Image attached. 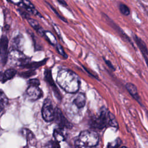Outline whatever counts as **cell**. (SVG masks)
Listing matches in <instances>:
<instances>
[{"instance_id":"obj_24","label":"cell","mask_w":148,"mask_h":148,"mask_svg":"<svg viewBox=\"0 0 148 148\" xmlns=\"http://www.w3.org/2000/svg\"><path fill=\"white\" fill-rule=\"evenodd\" d=\"M122 143V140L120 138H117L113 141L108 143L107 148H119Z\"/></svg>"},{"instance_id":"obj_6","label":"cell","mask_w":148,"mask_h":148,"mask_svg":"<svg viewBox=\"0 0 148 148\" xmlns=\"http://www.w3.org/2000/svg\"><path fill=\"white\" fill-rule=\"evenodd\" d=\"M54 120L56 121L60 128H71L72 127V124L65 117L61 109L57 107L55 108Z\"/></svg>"},{"instance_id":"obj_3","label":"cell","mask_w":148,"mask_h":148,"mask_svg":"<svg viewBox=\"0 0 148 148\" xmlns=\"http://www.w3.org/2000/svg\"><path fill=\"white\" fill-rule=\"evenodd\" d=\"M112 112H110L105 106L100 109L98 115L91 117L89 120L90 127L94 130H101L105 128L109 127L110 117Z\"/></svg>"},{"instance_id":"obj_16","label":"cell","mask_w":148,"mask_h":148,"mask_svg":"<svg viewBox=\"0 0 148 148\" xmlns=\"http://www.w3.org/2000/svg\"><path fill=\"white\" fill-rule=\"evenodd\" d=\"M53 136L55 139V140L58 142V143L61 142H63L65 140V135L64 132V130L62 128H56L54 129L53 131Z\"/></svg>"},{"instance_id":"obj_36","label":"cell","mask_w":148,"mask_h":148,"mask_svg":"<svg viewBox=\"0 0 148 148\" xmlns=\"http://www.w3.org/2000/svg\"><path fill=\"white\" fill-rule=\"evenodd\" d=\"M120 148H127V147H125V146H123V147H120Z\"/></svg>"},{"instance_id":"obj_23","label":"cell","mask_w":148,"mask_h":148,"mask_svg":"<svg viewBox=\"0 0 148 148\" xmlns=\"http://www.w3.org/2000/svg\"><path fill=\"white\" fill-rule=\"evenodd\" d=\"M119 9L120 12L124 16H128L131 13L129 7L125 3H120L119 5Z\"/></svg>"},{"instance_id":"obj_27","label":"cell","mask_w":148,"mask_h":148,"mask_svg":"<svg viewBox=\"0 0 148 148\" xmlns=\"http://www.w3.org/2000/svg\"><path fill=\"white\" fill-rule=\"evenodd\" d=\"M56 49H57V50L58 51V53L62 56L64 58H68V56L67 54L65 53L63 47H62V46L60 44H57L56 45Z\"/></svg>"},{"instance_id":"obj_13","label":"cell","mask_w":148,"mask_h":148,"mask_svg":"<svg viewBox=\"0 0 148 148\" xmlns=\"http://www.w3.org/2000/svg\"><path fill=\"white\" fill-rule=\"evenodd\" d=\"M17 5L20 6L22 8H24L25 10L28 11V12H29V13H31L35 14V15H38L40 17H41L40 13L35 9L34 5L29 1H20L18 2Z\"/></svg>"},{"instance_id":"obj_7","label":"cell","mask_w":148,"mask_h":148,"mask_svg":"<svg viewBox=\"0 0 148 148\" xmlns=\"http://www.w3.org/2000/svg\"><path fill=\"white\" fill-rule=\"evenodd\" d=\"M102 15L103 16V18L105 19L106 21L108 23V24L113 29L116 31V32L121 36V38L122 39H123L125 41H126L127 42L130 43L133 47H134V45L133 44V43L131 42V39L124 33V32L121 29V28L117 25L112 19H110V18L109 17H108L106 14H105V13H102Z\"/></svg>"},{"instance_id":"obj_22","label":"cell","mask_w":148,"mask_h":148,"mask_svg":"<svg viewBox=\"0 0 148 148\" xmlns=\"http://www.w3.org/2000/svg\"><path fill=\"white\" fill-rule=\"evenodd\" d=\"M44 36L46 37L47 40L52 45L55 46L57 43V40L54 36V35L50 32V31H45Z\"/></svg>"},{"instance_id":"obj_15","label":"cell","mask_w":148,"mask_h":148,"mask_svg":"<svg viewBox=\"0 0 148 148\" xmlns=\"http://www.w3.org/2000/svg\"><path fill=\"white\" fill-rule=\"evenodd\" d=\"M28 22L30 24V25L38 33V34L42 36H44L45 31L43 29V28L40 26L39 24L37 21H36L34 19H32L31 18H29L27 19Z\"/></svg>"},{"instance_id":"obj_31","label":"cell","mask_w":148,"mask_h":148,"mask_svg":"<svg viewBox=\"0 0 148 148\" xmlns=\"http://www.w3.org/2000/svg\"><path fill=\"white\" fill-rule=\"evenodd\" d=\"M18 11L20 12V14L23 17H24V18H29V16H28V14L26 13V12H25L24 11H23V10H20V9H18Z\"/></svg>"},{"instance_id":"obj_33","label":"cell","mask_w":148,"mask_h":148,"mask_svg":"<svg viewBox=\"0 0 148 148\" xmlns=\"http://www.w3.org/2000/svg\"><path fill=\"white\" fill-rule=\"evenodd\" d=\"M57 2L58 3H60L61 5H63L64 6H68L66 2L65 1H64V0H57Z\"/></svg>"},{"instance_id":"obj_2","label":"cell","mask_w":148,"mask_h":148,"mask_svg":"<svg viewBox=\"0 0 148 148\" xmlns=\"http://www.w3.org/2000/svg\"><path fill=\"white\" fill-rule=\"evenodd\" d=\"M99 142V136L94 130L82 131L75 141L76 148H97Z\"/></svg>"},{"instance_id":"obj_9","label":"cell","mask_w":148,"mask_h":148,"mask_svg":"<svg viewBox=\"0 0 148 148\" xmlns=\"http://www.w3.org/2000/svg\"><path fill=\"white\" fill-rule=\"evenodd\" d=\"M44 76H45V80L47 82V83L52 87V89L54 92V95H56V98L59 99L61 100L62 97H61V95L60 92V91L58 90L57 86L56 85L54 81L53 80V77H52V75H51V71L50 69H45V72H44Z\"/></svg>"},{"instance_id":"obj_8","label":"cell","mask_w":148,"mask_h":148,"mask_svg":"<svg viewBox=\"0 0 148 148\" xmlns=\"http://www.w3.org/2000/svg\"><path fill=\"white\" fill-rule=\"evenodd\" d=\"M9 40L6 36H2L0 39V63L4 65L8 61V48Z\"/></svg>"},{"instance_id":"obj_32","label":"cell","mask_w":148,"mask_h":148,"mask_svg":"<svg viewBox=\"0 0 148 148\" xmlns=\"http://www.w3.org/2000/svg\"><path fill=\"white\" fill-rule=\"evenodd\" d=\"M53 26H54V30H55V31H56V32H57V35H58V36L60 38V36H61V34H60V30H59L58 28V27H57V26L56 25H55V24H54V25H53Z\"/></svg>"},{"instance_id":"obj_12","label":"cell","mask_w":148,"mask_h":148,"mask_svg":"<svg viewBox=\"0 0 148 148\" xmlns=\"http://www.w3.org/2000/svg\"><path fill=\"white\" fill-rule=\"evenodd\" d=\"M133 39L135 42L136 43V45L138 46V47L141 51L143 57H148V49L145 42L139 37H138L135 34H134L133 35Z\"/></svg>"},{"instance_id":"obj_25","label":"cell","mask_w":148,"mask_h":148,"mask_svg":"<svg viewBox=\"0 0 148 148\" xmlns=\"http://www.w3.org/2000/svg\"><path fill=\"white\" fill-rule=\"evenodd\" d=\"M36 74V72L35 70H31V69H29L28 71H27L25 72H21L19 75L23 77V78H29L34 75H35Z\"/></svg>"},{"instance_id":"obj_5","label":"cell","mask_w":148,"mask_h":148,"mask_svg":"<svg viewBox=\"0 0 148 148\" xmlns=\"http://www.w3.org/2000/svg\"><path fill=\"white\" fill-rule=\"evenodd\" d=\"M55 109H54L50 99L46 98L43 103L42 109V115L46 122H51L54 119Z\"/></svg>"},{"instance_id":"obj_10","label":"cell","mask_w":148,"mask_h":148,"mask_svg":"<svg viewBox=\"0 0 148 148\" xmlns=\"http://www.w3.org/2000/svg\"><path fill=\"white\" fill-rule=\"evenodd\" d=\"M26 92L29 98L32 101L38 100L43 96L42 91L38 86H29L27 89Z\"/></svg>"},{"instance_id":"obj_34","label":"cell","mask_w":148,"mask_h":148,"mask_svg":"<svg viewBox=\"0 0 148 148\" xmlns=\"http://www.w3.org/2000/svg\"><path fill=\"white\" fill-rule=\"evenodd\" d=\"M2 77H3V73L1 72H0V81H2Z\"/></svg>"},{"instance_id":"obj_28","label":"cell","mask_w":148,"mask_h":148,"mask_svg":"<svg viewBox=\"0 0 148 148\" xmlns=\"http://www.w3.org/2000/svg\"><path fill=\"white\" fill-rule=\"evenodd\" d=\"M46 3H47V5L50 6V8L52 9V10L54 12V13L56 14V16H57L60 19H61V20H62L63 21H64V22H65V23H68V21H67V20H66L64 17L61 16V15H60V14L57 12V11L56 10V9H55V8H54L52 6H51L49 3H47V2H46Z\"/></svg>"},{"instance_id":"obj_4","label":"cell","mask_w":148,"mask_h":148,"mask_svg":"<svg viewBox=\"0 0 148 148\" xmlns=\"http://www.w3.org/2000/svg\"><path fill=\"white\" fill-rule=\"evenodd\" d=\"M9 63L14 66H24L28 63V58L21 51L12 50L8 56Z\"/></svg>"},{"instance_id":"obj_26","label":"cell","mask_w":148,"mask_h":148,"mask_svg":"<svg viewBox=\"0 0 148 148\" xmlns=\"http://www.w3.org/2000/svg\"><path fill=\"white\" fill-rule=\"evenodd\" d=\"M46 148H60V145L56 140H51L46 143Z\"/></svg>"},{"instance_id":"obj_30","label":"cell","mask_w":148,"mask_h":148,"mask_svg":"<svg viewBox=\"0 0 148 148\" xmlns=\"http://www.w3.org/2000/svg\"><path fill=\"white\" fill-rule=\"evenodd\" d=\"M103 60L104 62H105V64L107 65V66H108L110 69H111L113 70V71H115V70H116L115 67L114 66V65L112 64V63L111 62V61H110V60H106V59L105 57H103Z\"/></svg>"},{"instance_id":"obj_21","label":"cell","mask_w":148,"mask_h":148,"mask_svg":"<svg viewBox=\"0 0 148 148\" xmlns=\"http://www.w3.org/2000/svg\"><path fill=\"white\" fill-rule=\"evenodd\" d=\"M13 45L16 47L15 50H19L23 45V38L21 35H17L13 40Z\"/></svg>"},{"instance_id":"obj_29","label":"cell","mask_w":148,"mask_h":148,"mask_svg":"<svg viewBox=\"0 0 148 148\" xmlns=\"http://www.w3.org/2000/svg\"><path fill=\"white\" fill-rule=\"evenodd\" d=\"M29 86H38L40 84V82L38 79H31L28 82Z\"/></svg>"},{"instance_id":"obj_19","label":"cell","mask_w":148,"mask_h":148,"mask_svg":"<svg viewBox=\"0 0 148 148\" xmlns=\"http://www.w3.org/2000/svg\"><path fill=\"white\" fill-rule=\"evenodd\" d=\"M8 103V99L5 93L0 90V113L5 108Z\"/></svg>"},{"instance_id":"obj_35","label":"cell","mask_w":148,"mask_h":148,"mask_svg":"<svg viewBox=\"0 0 148 148\" xmlns=\"http://www.w3.org/2000/svg\"><path fill=\"white\" fill-rule=\"evenodd\" d=\"M146 116H147V119H148V111L147 110L146 111Z\"/></svg>"},{"instance_id":"obj_20","label":"cell","mask_w":148,"mask_h":148,"mask_svg":"<svg viewBox=\"0 0 148 148\" xmlns=\"http://www.w3.org/2000/svg\"><path fill=\"white\" fill-rule=\"evenodd\" d=\"M21 133L23 136H24L26 139L28 141H32L35 139V136L31 131L27 128H22L21 130Z\"/></svg>"},{"instance_id":"obj_14","label":"cell","mask_w":148,"mask_h":148,"mask_svg":"<svg viewBox=\"0 0 148 148\" xmlns=\"http://www.w3.org/2000/svg\"><path fill=\"white\" fill-rule=\"evenodd\" d=\"M86 103V95L83 92H79L73 100L72 103L75 105L78 109L84 108Z\"/></svg>"},{"instance_id":"obj_11","label":"cell","mask_w":148,"mask_h":148,"mask_svg":"<svg viewBox=\"0 0 148 148\" xmlns=\"http://www.w3.org/2000/svg\"><path fill=\"white\" fill-rule=\"evenodd\" d=\"M125 88H126L127 91L131 95V96L135 101H136L139 105H140L141 106H143L141 99L138 94L137 87L134 83L128 82L125 84Z\"/></svg>"},{"instance_id":"obj_1","label":"cell","mask_w":148,"mask_h":148,"mask_svg":"<svg viewBox=\"0 0 148 148\" xmlns=\"http://www.w3.org/2000/svg\"><path fill=\"white\" fill-rule=\"evenodd\" d=\"M57 83L67 93L78 92L80 86V79L73 71L69 69H60L57 76Z\"/></svg>"},{"instance_id":"obj_17","label":"cell","mask_w":148,"mask_h":148,"mask_svg":"<svg viewBox=\"0 0 148 148\" xmlns=\"http://www.w3.org/2000/svg\"><path fill=\"white\" fill-rule=\"evenodd\" d=\"M47 59H45L42 61H38V62H33L31 63H28L26 65L23 66V68H27L28 69H31V70H35V69H36L43 65H45L47 61Z\"/></svg>"},{"instance_id":"obj_18","label":"cell","mask_w":148,"mask_h":148,"mask_svg":"<svg viewBox=\"0 0 148 148\" xmlns=\"http://www.w3.org/2000/svg\"><path fill=\"white\" fill-rule=\"evenodd\" d=\"M17 71L14 69H8L3 73L2 82L4 83L6 81L12 79L16 74Z\"/></svg>"}]
</instances>
